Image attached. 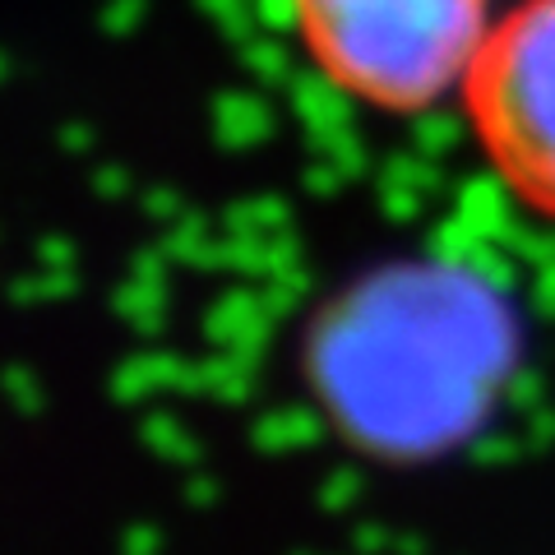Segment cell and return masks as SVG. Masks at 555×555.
Here are the masks:
<instances>
[{
  "label": "cell",
  "mask_w": 555,
  "mask_h": 555,
  "mask_svg": "<svg viewBox=\"0 0 555 555\" xmlns=\"http://www.w3.org/2000/svg\"><path fill=\"white\" fill-rule=\"evenodd\" d=\"M500 338L486 297L459 292L444 273H398L347 292V301L328 310L324 328H315L310 375L324 412L357 449L403 366H412L398 463H416L444 454L477 426V398L495 379L486 371V347Z\"/></svg>",
  "instance_id": "6da1fadb"
},
{
  "label": "cell",
  "mask_w": 555,
  "mask_h": 555,
  "mask_svg": "<svg viewBox=\"0 0 555 555\" xmlns=\"http://www.w3.org/2000/svg\"><path fill=\"white\" fill-rule=\"evenodd\" d=\"M297 47L343 98L422 116L463 93L491 33V0H283Z\"/></svg>",
  "instance_id": "7a4b0ae2"
},
{
  "label": "cell",
  "mask_w": 555,
  "mask_h": 555,
  "mask_svg": "<svg viewBox=\"0 0 555 555\" xmlns=\"http://www.w3.org/2000/svg\"><path fill=\"white\" fill-rule=\"evenodd\" d=\"M459 98L491 177L555 222V0L495 14Z\"/></svg>",
  "instance_id": "3957f363"
}]
</instances>
